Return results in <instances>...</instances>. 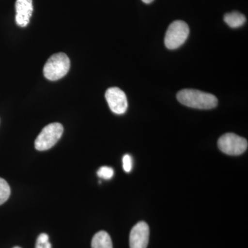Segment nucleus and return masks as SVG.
Masks as SVG:
<instances>
[{
	"label": "nucleus",
	"instance_id": "nucleus-13",
	"mask_svg": "<svg viewBox=\"0 0 248 248\" xmlns=\"http://www.w3.org/2000/svg\"><path fill=\"white\" fill-rule=\"evenodd\" d=\"M97 175L102 179L108 180L113 177L114 170L112 168L108 166H102L100 169L98 170Z\"/></svg>",
	"mask_w": 248,
	"mask_h": 248
},
{
	"label": "nucleus",
	"instance_id": "nucleus-7",
	"mask_svg": "<svg viewBox=\"0 0 248 248\" xmlns=\"http://www.w3.org/2000/svg\"><path fill=\"white\" fill-rule=\"evenodd\" d=\"M150 228L146 222L140 221L132 228L130 234V248H147L149 242Z\"/></svg>",
	"mask_w": 248,
	"mask_h": 248
},
{
	"label": "nucleus",
	"instance_id": "nucleus-3",
	"mask_svg": "<svg viewBox=\"0 0 248 248\" xmlns=\"http://www.w3.org/2000/svg\"><path fill=\"white\" fill-rule=\"evenodd\" d=\"M63 125L60 123L48 124L42 129L35 141L36 149L45 151L53 148L63 135Z\"/></svg>",
	"mask_w": 248,
	"mask_h": 248
},
{
	"label": "nucleus",
	"instance_id": "nucleus-4",
	"mask_svg": "<svg viewBox=\"0 0 248 248\" xmlns=\"http://www.w3.org/2000/svg\"><path fill=\"white\" fill-rule=\"evenodd\" d=\"M188 26L185 22L177 20L169 26L165 36V45L169 49H177L184 45L189 35Z\"/></svg>",
	"mask_w": 248,
	"mask_h": 248
},
{
	"label": "nucleus",
	"instance_id": "nucleus-16",
	"mask_svg": "<svg viewBox=\"0 0 248 248\" xmlns=\"http://www.w3.org/2000/svg\"><path fill=\"white\" fill-rule=\"evenodd\" d=\"M13 248H21L20 247H18V246H16V247Z\"/></svg>",
	"mask_w": 248,
	"mask_h": 248
},
{
	"label": "nucleus",
	"instance_id": "nucleus-1",
	"mask_svg": "<svg viewBox=\"0 0 248 248\" xmlns=\"http://www.w3.org/2000/svg\"><path fill=\"white\" fill-rule=\"evenodd\" d=\"M178 101L186 107L197 109H212L218 104L213 94L193 89H184L177 95Z\"/></svg>",
	"mask_w": 248,
	"mask_h": 248
},
{
	"label": "nucleus",
	"instance_id": "nucleus-8",
	"mask_svg": "<svg viewBox=\"0 0 248 248\" xmlns=\"http://www.w3.org/2000/svg\"><path fill=\"white\" fill-rule=\"evenodd\" d=\"M16 23L21 27H26L30 22L33 11L32 0H17L16 2Z\"/></svg>",
	"mask_w": 248,
	"mask_h": 248
},
{
	"label": "nucleus",
	"instance_id": "nucleus-9",
	"mask_svg": "<svg viewBox=\"0 0 248 248\" xmlns=\"http://www.w3.org/2000/svg\"><path fill=\"white\" fill-rule=\"evenodd\" d=\"M92 248H113L110 235L107 232H98L93 236L91 242Z\"/></svg>",
	"mask_w": 248,
	"mask_h": 248
},
{
	"label": "nucleus",
	"instance_id": "nucleus-5",
	"mask_svg": "<svg viewBox=\"0 0 248 248\" xmlns=\"http://www.w3.org/2000/svg\"><path fill=\"white\" fill-rule=\"evenodd\" d=\"M247 140L234 133H226L219 138L218 147L222 153L228 155H240L247 151Z\"/></svg>",
	"mask_w": 248,
	"mask_h": 248
},
{
	"label": "nucleus",
	"instance_id": "nucleus-14",
	"mask_svg": "<svg viewBox=\"0 0 248 248\" xmlns=\"http://www.w3.org/2000/svg\"><path fill=\"white\" fill-rule=\"evenodd\" d=\"M123 169L126 172H130L133 168V159L129 155H124L123 157Z\"/></svg>",
	"mask_w": 248,
	"mask_h": 248
},
{
	"label": "nucleus",
	"instance_id": "nucleus-12",
	"mask_svg": "<svg viewBox=\"0 0 248 248\" xmlns=\"http://www.w3.org/2000/svg\"><path fill=\"white\" fill-rule=\"evenodd\" d=\"M35 248H52L51 244L49 242L48 234L42 233L38 236L36 242Z\"/></svg>",
	"mask_w": 248,
	"mask_h": 248
},
{
	"label": "nucleus",
	"instance_id": "nucleus-15",
	"mask_svg": "<svg viewBox=\"0 0 248 248\" xmlns=\"http://www.w3.org/2000/svg\"><path fill=\"white\" fill-rule=\"evenodd\" d=\"M142 1L146 4H150V3L153 2L154 0H142Z\"/></svg>",
	"mask_w": 248,
	"mask_h": 248
},
{
	"label": "nucleus",
	"instance_id": "nucleus-11",
	"mask_svg": "<svg viewBox=\"0 0 248 248\" xmlns=\"http://www.w3.org/2000/svg\"><path fill=\"white\" fill-rule=\"evenodd\" d=\"M11 195V188L8 183L2 178H0V205L8 200Z\"/></svg>",
	"mask_w": 248,
	"mask_h": 248
},
{
	"label": "nucleus",
	"instance_id": "nucleus-6",
	"mask_svg": "<svg viewBox=\"0 0 248 248\" xmlns=\"http://www.w3.org/2000/svg\"><path fill=\"white\" fill-rule=\"evenodd\" d=\"M105 97L112 112L117 115L125 113L128 108V100L125 93L120 88L112 87L108 89Z\"/></svg>",
	"mask_w": 248,
	"mask_h": 248
},
{
	"label": "nucleus",
	"instance_id": "nucleus-2",
	"mask_svg": "<svg viewBox=\"0 0 248 248\" xmlns=\"http://www.w3.org/2000/svg\"><path fill=\"white\" fill-rule=\"evenodd\" d=\"M70 66L71 62L66 54H54L44 67V76L50 81H56L66 76Z\"/></svg>",
	"mask_w": 248,
	"mask_h": 248
},
{
	"label": "nucleus",
	"instance_id": "nucleus-10",
	"mask_svg": "<svg viewBox=\"0 0 248 248\" xmlns=\"http://www.w3.org/2000/svg\"><path fill=\"white\" fill-rule=\"evenodd\" d=\"M224 22L232 29H236L242 27L246 22V18L244 15L237 11L226 14L224 16Z\"/></svg>",
	"mask_w": 248,
	"mask_h": 248
}]
</instances>
